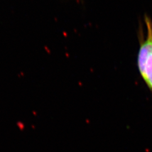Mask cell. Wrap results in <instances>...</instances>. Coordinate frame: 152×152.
<instances>
[{"label":"cell","mask_w":152,"mask_h":152,"mask_svg":"<svg viewBox=\"0 0 152 152\" xmlns=\"http://www.w3.org/2000/svg\"><path fill=\"white\" fill-rule=\"evenodd\" d=\"M144 20L147 33L140 41L137 64L142 78L152 92V21L147 15Z\"/></svg>","instance_id":"cell-1"}]
</instances>
